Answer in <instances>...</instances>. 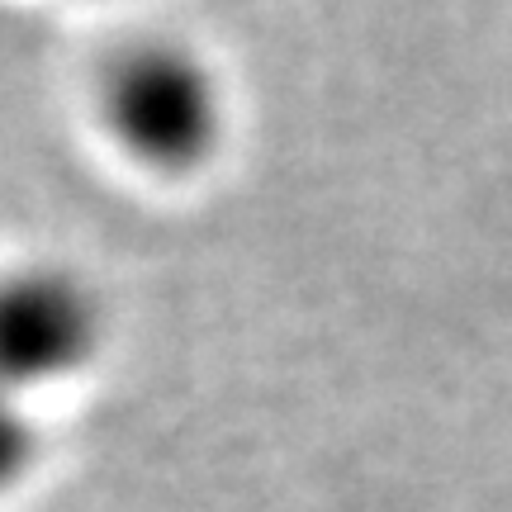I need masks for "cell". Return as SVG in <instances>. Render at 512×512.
I'll list each match as a JSON object with an SVG mask.
<instances>
[{
    "label": "cell",
    "instance_id": "obj_1",
    "mask_svg": "<svg viewBox=\"0 0 512 512\" xmlns=\"http://www.w3.org/2000/svg\"><path fill=\"white\" fill-rule=\"evenodd\" d=\"M100 114L114 143L152 171L200 166L223 133V91L214 67L185 43H133L100 76Z\"/></svg>",
    "mask_w": 512,
    "mask_h": 512
},
{
    "label": "cell",
    "instance_id": "obj_3",
    "mask_svg": "<svg viewBox=\"0 0 512 512\" xmlns=\"http://www.w3.org/2000/svg\"><path fill=\"white\" fill-rule=\"evenodd\" d=\"M38 456V422L29 413V399H19L10 389H0V494L15 489L29 475Z\"/></svg>",
    "mask_w": 512,
    "mask_h": 512
},
{
    "label": "cell",
    "instance_id": "obj_2",
    "mask_svg": "<svg viewBox=\"0 0 512 512\" xmlns=\"http://www.w3.org/2000/svg\"><path fill=\"white\" fill-rule=\"evenodd\" d=\"M100 299L67 266L29 261L0 271V389L29 399L72 380L100 351Z\"/></svg>",
    "mask_w": 512,
    "mask_h": 512
}]
</instances>
